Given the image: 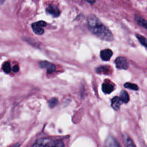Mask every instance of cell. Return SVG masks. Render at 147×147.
I'll use <instances>...</instances> for the list:
<instances>
[{
	"label": "cell",
	"instance_id": "6da1fadb",
	"mask_svg": "<svg viewBox=\"0 0 147 147\" xmlns=\"http://www.w3.org/2000/svg\"><path fill=\"white\" fill-rule=\"evenodd\" d=\"M87 25L89 30L99 38L107 41H111L114 40L111 32L102 24L95 15L90 14L88 17Z\"/></svg>",
	"mask_w": 147,
	"mask_h": 147
},
{
	"label": "cell",
	"instance_id": "7a4b0ae2",
	"mask_svg": "<svg viewBox=\"0 0 147 147\" xmlns=\"http://www.w3.org/2000/svg\"><path fill=\"white\" fill-rule=\"evenodd\" d=\"M34 147H64L61 141H51L48 139L39 140L34 145Z\"/></svg>",
	"mask_w": 147,
	"mask_h": 147
},
{
	"label": "cell",
	"instance_id": "3957f363",
	"mask_svg": "<svg viewBox=\"0 0 147 147\" xmlns=\"http://www.w3.org/2000/svg\"><path fill=\"white\" fill-rule=\"evenodd\" d=\"M116 67L120 69H127L129 67V63L124 57H118L115 60Z\"/></svg>",
	"mask_w": 147,
	"mask_h": 147
},
{
	"label": "cell",
	"instance_id": "277c9868",
	"mask_svg": "<svg viewBox=\"0 0 147 147\" xmlns=\"http://www.w3.org/2000/svg\"><path fill=\"white\" fill-rule=\"evenodd\" d=\"M46 11L48 14L51 15L53 17H57L59 16L60 11L59 9L54 5H49L46 9Z\"/></svg>",
	"mask_w": 147,
	"mask_h": 147
},
{
	"label": "cell",
	"instance_id": "5b68a950",
	"mask_svg": "<svg viewBox=\"0 0 147 147\" xmlns=\"http://www.w3.org/2000/svg\"><path fill=\"white\" fill-rule=\"evenodd\" d=\"M113 55V51L110 49H105L100 51V56L104 61H108L110 60Z\"/></svg>",
	"mask_w": 147,
	"mask_h": 147
},
{
	"label": "cell",
	"instance_id": "8992f818",
	"mask_svg": "<svg viewBox=\"0 0 147 147\" xmlns=\"http://www.w3.org/2000/svg\"><path fill=\"white\" fill-rule=\"evenodd\" d=\"M102 89L105 94H110L114 90V86L110 82H105L102 84Z\"/></svg>",
	"mask_w": 147,
	"mask_h": 147
},
{
	"label": "cell",
	"instance_id": "52a82bcc",
	"mask_svg": "<svg viewBox=\"0 0 147 147\" xmlns=\"http://www.w3.org/2000/svg\"><path fill=\"white\" fill-rule=\"evenodd\" d=\"M111 106L116 111H118L120 109V106L123 103L122 100L119 96L114 97L111 100Z\"/></svg>",
	"mask_w": 147,
	"mask_h": 147
},
{
	"label": "cell",
	"instance_id": "ba28073f",
	"mask_svg": "<svg viewBox=\"0 0 147 147\" xmlns=\"http://www.w3.org/2000/svg\"><path fill=\"white\" fill-rule=\"evenodd\" d=\"M42 28L43 27L40 25L39 22L33 23L32 25V28L33 32H34V33L38 35H41L44 33V30Z\"/></svg>",
	"mask_w": 147,
	"mask_h": 147
},
{
	"label": "cell",
	"instance_id": "9c48e42d",
	"mask_svg": "<svg viewBox=\"0 0 147 147\" xmlns=\"http://www.w3.org/2000/svg\"><path fill=\"white\" fill-rule=\"evenodd\" d=\"M106 147H121L117 141L113 137H109L106 143Z\"/></svg>",
	"mask_w": 147,
	"mask_h": 147
},
{
	"label": "cell",
	"instance_id": "30bf717a",
	"mask_svg": "<svg viewBox=\"0 0 147 147\" xmlns=\"http://www.w3.org/2000/svg\"><path fill=\"white\" fill-rule=\"evenodd\" d=\"M135 18L137 23L147 29V21L138 15H136Z\"/></svg>",
	"mask_w": 147,
	"mask_h": 147
},
{
	"label": "cell",
	"instance_id": "8fae6325",
	"mask_svg": "<svg viewBox=\"0 0 147 147\" xmlns=\"http://www.w3.org/2000/svg\"><path fill=\"white\" fill-rule=\"evenodd\" d=\"M120 98L122 100L123 103H127L129 100V96L127 94V92L125 90L121 91L120 93Z\"/></svg>",
	"mask_w": 147,
	"mask_h": 147
},
{
	"label": "cell",
	"instance_id": "7c38bea8",
	"mask_svg": "<svg viewBox=\"0 0 147 147\" xmlns=\"http://www.w3.org/2000/svg\"><path fill=\"white\" fill-rule=\"evenodd\" d=\"M110 71V67L109 66H100L96 69V72L99 74H107Z\"/></svg>",
	"mask_w": 147,
	"mask_h": 147
},
{
	"label": "cell",
	"instance_id": "4fadbf2b",
	"mask_svg": "<svg viewBox=\"0 0 147 147\" xmlns=\"http://www.w3.org/2000/svg\"><path fill=\"white\" fill-rule=\"evenodd\" d=\"M136 36L137 38L139 40L140 42L144 47L147 48V38L140 34H136Z\"/></svg>",
	"mask_w": 147,
	"mask_h": 147
},
{
	"label": "cell",
	"instance_id": "5bb4252c",
	"mask_svg": "<svg viewBox=\"0 0 147 147\" xmlns=\"http://www.w3.org/2000/svg\"><path fill=\"white\" fill-rule=\"evenodd\" d=\"M124 87L126 88H129L133 90H135L137 91L138 90V87L136 84H133V83H129L127 82L126 83L124 84Z\"/></svg>",
	"mask_w": 147,
	"mask_h": 147
},
{
	"label": "cell",
	"instance_id": "9a60e30c",
	"mask_svg": "<svg viewBox=\"0 0 147 147\" xmlns=\"http://www.w3.org/2000/svg\"><path fill=\"white\" fill-rule=\"evenodd\" d=\"M3 69L4 71V72L5 73H9L11 71V67H10V63L7 61L6 63H5V64L3 65Z\"/></svg>",
	"mask_w": 147,
	"mask_h": 147
},
{
	"label": "cell",
	"instance_id": "2e32d148",
	"mask_svg": "<svg viewBox=\"0 0 147 147\" xmlns=\"http://www.w3.org/2000/svg\"><path fill=\"white\" fill-rule=\"evenodd\" d=\"M57 104H58V100L55 98L51 99L49 101V106L50 108L55 107Z\"/></svg>",
	"mask_w": 147,
	"mask_h": 147
},
{
	"label": "cell",
	"instance_id": "e0dca14e",
	"mask_svg": "<svg viewBox=\"0 0 147 147\" xmlns=\"http://www.w3.org/2000/svg\"><path fill=\"white\" fill-rule=\"evenodd\" d=\"M56 69L55 65L53 64L50 63V64L48 65V67L47 68V71L48 74H52L53 73Z\"/></svg>",
	"mask_w": 147,
	"mask_h": 147
},
{
	"label": "cell",
	"instance_id": "ac0fdd59",
	"mask_svg": "<svg viewBox=\"0 0 147 147\" xmlns=\"http://www.w3.org/2000/svg\"><path fill=\"white\" fill-rule=\"evenodd\" d=\"M126 147H136L132 140L130 137H127L126 139Z\"/></svg>",
	"mask_w": 147,
	"mask_h": 147
},
{
	"label": "cell",
	"instance_id": "d6986e66",
	"mask_svg": "<svg viewBox=\"0 0 147 147\" xmlns=\"http://www.w3.org/2000/svg\"><path fill=\"white\" fill-rule=\"evenodd\" d=\"M50 64V63L47 61H42L39 63V66L40 68H47Z\"/></svg>",
	"mask_w": 147,
	"mask_h": 147
},
{
	"label": "cell",
	"instance_id": "ffe728a7",
	"mask_svg": "<svg viewBox=\"0 0 147 147\" xmlns=\"http://www.w3.org/2000/svg\"><path fill=\"white\" fill-rule=\"evenodd\" d=\"M13 72H17L19 71V67L18 65H15L13 66V68H12Z\"/></svg>",
	"mask_w": 147,
	"mask_h": 147
},
{
	"label": "cell",
	"instance_id": "44dd1931",
	"mask_svg": "<svg viewBox=\"0 0 147 147\" xmlns=\"http://www.w3.org/2000/svg\"><path fill=\"white\" fill-rule=\"evenodd\" d=\"M88 2H89L90 3H94L95 2V1L96 0H86Z\"/></svg>",
	"mask_w": 147,
	"mask_h": 147
},
{
	"label": "cell",
	"instance_id": "7402d4cb",
	"mask_svg": "<svg viewBox=\"0 0 147 147\" xmlns=\"http://www.w3.org/2000/svg\"><path fill=\"white\" fill-rule=\"evenodd\" d=\"M19 146H20V144L18 143H17V144H16L12 146H9V147H19Z\"/></svg>",
	"mask_w": 147,
	"mask_h": 147
}]
</instances>
